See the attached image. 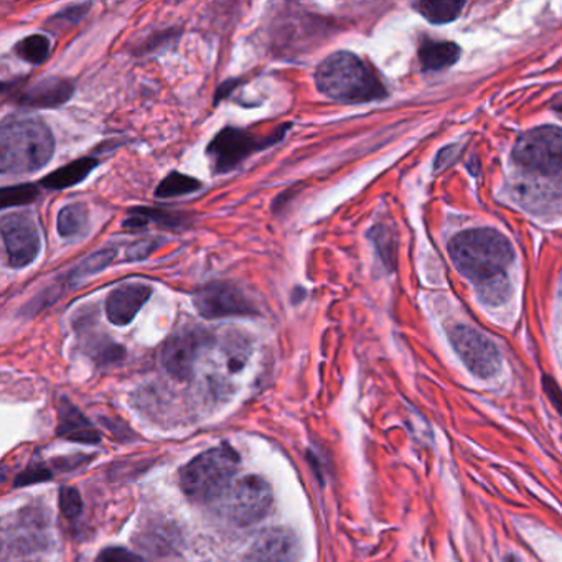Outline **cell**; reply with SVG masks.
<instances>
[{
    "instance_id": "1",
    "label": "cell",
    "mask_w": 562,
    "mask_h": 562,
    "mask_svg": "<svg viewBox=\"0 0 562 562\" xmlns=\"http://www.w3.org/2000/svg\"><path fill=\"white\" fill-rule=\"evenodd\" d=\"M55 153L50 127L35 117H5L0 126V170L27 176L48 166Z\"/></svg>"
},
{
    "instance_id": "2",
    "label": "cell",
    "mask_w": 562,
    "mask_h": 562,
    "mask_svg": "<svg viewBox=\"0 0 562 562\" xmlns=\"http://www.w3.org/2000/svg\"><path fill=\"white\" fill-rule=\"evenodd\" d=\"M315 85L322 94L340 103H370L386 97L376 74L350 52L325 58L315 71Z\"/></svg>"
},
{
    "instance_id": "3",
    "label": "cell",
    "mask_w": 562,
    "mask_h": 562,
    "mask_svg": "<svg viewBox=\"0 0 562 562\" xmlns=\"http://www.w3.org/2000/svg\"><path fill=\"white\" fill-rule=\"evenodd\" d=\"M449 251L459 271L476 282L498 278L515 258L508 239L493 229L460 233L450 241Z\"/></svg>"
},
{
    "instance_id": "4",
    "label": "cell",
    "mask_w": 562,
    "mask_h": 562,
    "mask_svg": "<svg viewBox=\"0 0 562 562\" xmlns=\"http://www.w3.org/2000/svg\"><path fill=\"white\" fill-rule=\"evenodd\" d=\"M239 456L229 446L200 453L180 470V486L193 502L210 503L226 495L233 485Z\"/></svg>"
},
{
    "instance_id": "5",
    "label": "cell",
    "mask_w": 562,
    "mask_h": 562,
    "mask_svg": "<svg viewBox=\"0 0 562 562\" xmlns=\"http://www.w3.org/2000/svg\"><path fill=\"white\" fill-rule=\"evenodd\" d=\"M291 127L292 124H282L279 130L272 131L268 136H259L239 127H223L206 146L210 169L215 176L232 173L249 157L281 143Z\"/></svg>"
},
{
    "instance_id": "6",
    "label": "cell",
    "mask_w": 562,
    "mask_h": 562,
    "mask_svg": "<svg viewBox=\"0 0 562 562\" xmlns=\"http://www.w3.org/2000/svg\"><path fill=\"white\" fill-rule=\"evenodd\" d=\"M513 156L522 169L542 176H562V130L542 126L528 131L519 137Z\"/></svg>"
},
{
    "instance_id": "7",
    "label": "cell",
    "mask_w": 562,
    "mask_h": 562,
    "mask_svg": "<svg viewBox=\"0 0 562 562\" xmlns=\"http://www.w3.org/2000/svg\"><path fill=\"white\" fill-rule=\"evenodd\" d=\"M274 495L262 476L248 475L236 480L225 495L226 515L239 526H251L271 513Z\"/></svg>"
},
{
    "instance_id": "8",
    "label": "cell",
    "mask_w": 562,
    "mask_h": 562,
    "mask_svg": "<svg viewBox=\"0 0 562 562\" xmlns=\"http://www.w3.org/2000/svg\"><path fill=\"white\" fill-rule=\"evenodd\" d=\"M0 233L4 239L11 268H27L41 255V229H38L37 220L31 213H5L0 220Z\"/></svg>"
},
{
    "instance_id": "9",
    "label": "cell",
    "mask_w": 562,
    "mask_h": 562,
    "mask_svg": "<svg viewBox=\"0 0 562 562\" xmlns=\"http://www.w3.org/2000/svg\"><path fill=\"white\" fill-rule=\"evenodd\" d=\"M193 305L203 318L249 317L258 314L251 299L228 281H212L196 289Z\"/></svg>"
},
{
    "instance_id": "10",
    "label": "cell",
    "mask_w": 562,
    "mask_h": 562,
    "mask_svg": "<svg viewBox=\"0 0 562 562\" xmlns=\"http://www.w3.org/2000/svg\"><path fill=\"white\" fill-rule=\"evenodd\" d=\"M450 341L463 363L479 378H492L498 373L502 357L498 348L475 328L457 325L450 330Z\"/></svg>"
},
{
    "instance_id": "11",
    "label": "cell",
    "mask_w": 562,
    "mask_h": 562,
    "mask_svg": "<svg viewBox=\"0 0 562 562\" xmlns=\"http://www.w3.org/2000/svg\"><path fill=\"white\" fill-rule=\"evenodd\" d=\"M206 347L205 335L195 327H182L164 345L162 364L176 380H187L195 370L200 353Z\"/></svg>"
},
{
    "instance_id": "12",
    "label": "cell",
    "mask_w": 562,
    "mask_h": 562,
    "mask_svg": "<svg viewBox=\"0 0 562 562\" xmlns=\"http://www.w3.org/2000/svg\"><path fill=\"white\" fill-rule=\"evenodd\" d=\"M301 539L288 528H268L252 539L243 562H299Z\"/></svg>"
},
{
    "instance_id": "13",
    "label": "cell",
    "mask_w": 562,
    "mask_h": 562,
    "mask_svg": "<svg viewBox=\"0 0 562 562\" xmlns=\"http://www.w3.org/2000/svg\"><path fill=\"white\" fill-rule=\"evenodd\" d=\"M75 85L67 78H42L27 87L12 91V103L31 110H57L71 100Z\"/></svg>"
},
{
    "instance_id": "14",
    "label": "cell",
    "mask_w": 562,
    "mask_h": 562,
    "mask_svg": "<svg viewBox=\"0 0 562 562\" xmlns=\"http://www.w3.org/2000/svg\"><path fill=\"white\" fill-rule=\"evenodd\" d=\"M153 285L146 282L133 281L117 285L110 292L104 304L108 321L116 327H126L153 297Z\"/></svg>"
},
{
    "instance_id": "15",
    "label": "cell",
    "mask_w": 562,
    "mask_h": 562,
    "mask_svg": "<svg viewBox=\"0 0 562 562\" xmlns=\"http://www.w3.org/2000/svg\"><path fill=\"white\" fill-rule=\"evenodd\" d=\"M192 222L190 213L180 212V210H166V209H150V206H139L133 209L123 222V228L143 229L149 226L150 223H156L157 226L164 229H180L186 228V225Z\"/></svg>"
},
{
    "instance_id": "16",
    "label": "cell",
    "mask_w": 562,
    "mask_h": 562,
    "mask_svg": "<svg viewBox=\"0 0 562 562\" xmlns=\"http://www.w3.org/2000/svg\"><path fill=\"white\" fill-rule=\"evenodd\" d=\"M98 166H100V160L94 159V157H83V159L74 160V162L55 170V172L48 173L38 182V186H41V189L47 190L71 189V187L80 186L83 180H87Z\"/></svg>"
},
{
    "instance_id": "17",
    "label": "cell",
    "mask_w": 562,
    "mask_h": 562,
    "mask_svg": "<svg viewBox=\"0 0 562 562\" xmlns=\"http://www.w3.org/2000/svg\"><path fill=\"white\" fill-rule=\"evenodd\" d=\"M58 432L60 436L78 440V442L97 443L100 440L97 430L68 403L64 404V409H61Z\"/></svg>"
},
{
    "instance_id": "18",
    "label": "cell",
    "mask_w": 562,
    "mask_h": 562,
    "mask_svg": "<svg viewBox=\"0 0 562 562\" xmlns=\"http://www.w3.org/2000/svg\"><path fill=\"white\" fill-rule=\"evenodd\" d=\"M88 222H90V215H88L87 205L78 202L70 203L58 213V235L64 239L80 238L88 232Z\"/></svg>"
},
{
    "instance_id": "19",
    "label": "cell",
    "mask_w": 562,
    "mask_h": 562,
    "mask_svg": "<svg viewBox=\"0 0 562 562\" xmlns=\"http://www.w3.org/2000/svg\"><path fill=\"white\" fill-rule=\"evenodd\" d=\"M426 70L439 71L459 60V47L452 42H426L419 50Z\"/></svg>"
},
{
    "instance_id": "20",
    "label": "cell",
    "mask_w": 562,
    "mask_h": 562,
    "mask_svg": "<svg viewBox=\"0 0 562 562\" xmlns=\"http://www.w3.org/2000/svg\"><path fill=\"white\" fill-rule=\"evenodd\" d=\"M116 248H104L101 249V251L94 252V255L88 256L87 259H83L80 265L75 266V268L68 272L67 284H81V281H85V279L104 271V269L116 259Z\"/></svg>"
},
{
    "instance_id": "21",
    "label": "cell",
    "mask_w": 562,
    "mask_h": 562,
    "mask_svg": "<svg viewBox=\"0 0 562 562\" xmlns=\"http://www.w3.org/2000/svg\"><path fill=\"white\" fill-rule=\"evenodd\" d=\"M203 189V183L186 173L170 172L162 182L157 186L154 196L156 199H177V196L192 195Z\"/></svg>"
},
{
    "instance_id": "22",
    "label": "cell",
    "mask_w": 562,
    "mask_h": 562,
    "mask_svg": "<svg viewBox=\"0 0 562 562\" xmlns=\"http://www.w3.org/2000/svg\"><path fill=\"white\" fill-rule=\"evenodd\" d=\"M15 55L31 65H42L50 57L52 41L44 34H32L15 45Z\"/></svg>"
},
{
    "instance_id": "23",
    "label": "cell",
    "mask_w": 562,
    "mask_h": 562,
    "mask_svg": "<svg viewBox=\"0 0 562 562\" xmlns=\"http://www.w3.org/2000/svg\"><path fill=\"white\" fill-rule=\"evenodd\" d=\"M41 195L38 183H21V186L4 187L0 190V209L9 210L34 203Z\"/></svg>"
},
{
    "instance_id": "24",
    "label": "cell",
    "mask_w": 562,
    "mask_h": 562,
    "mask_svg": "<svg viewBox=\"0 0 562 562\" xmlns=\"http://www.w3.org/2000/svg\"><path fill=\"white\" fill-rule=\"evenodd\" d=\"M463 2H420L416 5L417 11L434 24H446L459 18L463 9Z\"/></svg>"
},
{
    "instance_id": "25",
    "label": "cell",
    "mask_w": 562,
    "mask_h": 562,
    "mask_svg": "<svg viewBox=\"0 0 562 562\" xmlns=\"http://www.w3.org/2000/svg\"><path fill=\"white\" fill-rule=\"evenodd\" d=\"M93 5L88 2V4H74L65 8L64 11L57 12L54 18L50 19V22L54 24H60L61 27L65 25H77L87 18L88 12Z\"/></svg>"
},
{
    "instance_id": "26",
    "label": "cell",
    "mask_w": 562,
    "mask_h": 562,
    "mask_svg": "<svg viewBox=\"0 0 562 562\" xmlns=\"http://www.w3.org/2000/svg\"><path fill=\"white\" fill-rule=\"evenodd\" d=\"M81 496L75 488H61L60 508L67 518H77L81 513Z\"/></svg>"
},
{
    "instance_id": "27",
    "label": "cell",
    "mask_w": 562,
    "mask_h": 562,
    "mask_svg": "<svg viewBox=\"0 0 562 562\" xmlns=\"http://www.w3.org/2000/svg\"><path fill=\"white\" fill-rule=\"evenodd\" d=\"M160 245H162V241L156 238L140 239V241H137L136 245L127 251L126 259L127 261H144V259L149 258Z\"/></svg>"
},
{
    "instance_id": "28",
    "label": "cell",
    "mask_w": 562,
    "mask_h": 562,
    "mask_svg": "<svg viewBox=\"0 0 562 562\" xmlns=\"http://www.w3.org/2000/svg\"><path fill=\"white\" fill-rule=\"evenodd\" d=\"M97 562H144L139 555L124 548H110L101 552Z\"/></svg>"
}]
</instances>
